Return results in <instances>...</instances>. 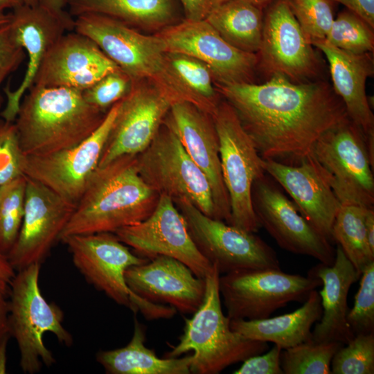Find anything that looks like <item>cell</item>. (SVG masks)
<instances>
[{"label":"cell","instance_id":"obj_1","mask_svg":"<svg viewBox=\"0 0 374 374\" xmlns=\"http://www.w3.org/2000/svg\"><path fill=\"white\" fill-rule=\"evenodd\" d=\"M236 112L263 159L295 166L319 138L348 119L329 82L296 83L276 75L264 83L215 84Z\"/></svg>","mask_w":374,"mask_h":374},{"label":"cell","instance_id":"obj_2","mask_svg":"<svg viewBox=\"0 0 374 374\" xmlns=\"http://www.w3.org/2000/svg\"><path fill=\"white\" fill-rule=\"evenodd\" d=\"M159 198L140 176L136 155L121 156L93 172L60 240L72 235L114 233L148 217Z\"/></svg>","mask_w":374,"mask_h":374},{"label":"cell","instance_id":"obj_3","mask_svg":"<svg viewBox=\"0 0 374 374\" xmlns=\"http://www.w3.org/2000/svg\"><path fill=\"white\" fill-rule=\"evenodd\" d=\"M106 114L87 103L81 90L33 84L21 100L15 124L24 154L38 157L80 143Z\"/></svg>","mask_w":374,"mask_h":374},{"label":"cell","instance_id":"obj_4","mask_svg":"<svg viewBox=\"0 0 374 374\" xmlns=\"http://www.w3.org/2000/svg\"><path fill=\"white\" fill-rule=\"evenodd\" d=\"M74 30L92 39L132 80H147L174 103L188 101L201 109L197 98L175 73L155 34L145 35L116 19L93 13L75 17Z\"/></svg>","mask_w":374,"mask_h":374},{"label":"cell","instance_id":"obj_5","mask_svg":"<svg viewBox=\"0 0 374 374\" xmlns=\"http://www.w3.org/2000/svg\"><path fill=\"white\" fill-rule=\"evenodd\" d=\"M220 274L216 264L206 275L203 301L190 319H186L179 343L166 357L194 352L190 373L217 374L229 366L262 353L267 342L245 338L230 327L231 319L222 310L219 290Z\"/></svg>","mask_w":374,"mask_h":374},{"label":"cell","instance_id":"obj_6","mask_svg":"<svg viewBox=\"0 0 374 374\" xmlns=\"http://www.w3.org/2000/svg\"><path fill=\"white\" fill-rule=\"evenodd\" d=\"M40 269L41 264L36 263L17 271L8 292L10 332L17 341L19 365L26 374L37 373L43 366L55 363L53 354L43 341L46 333L53 334L66 346L73 341L63 325V312L48 303L41 292Z\"/></svg>","mask_w":374,"mask_h":374},{"label":"cell","instance_id":"obj_7","mask_svg":"<svg viewBox=\"0 0 374 374\" xmlns=\"http://www.w3.org/2000/svg\"><path fill=\"white\" fill-rule=\"evenodd\" d=\"M310 154L341 204L373 208L374 159L350 118L323 133Z\"/></svg>","mask_w":374,"mask_h":374},{"label":"cell","instance_id":"obj_8","mask_svg":"<svg viewBox=\"0 0 374 374\" xmlns=\"http://www.w3.org/2000/svg\"><path fill=\"white\" fill-rule=\"evenodd\" d=\"M220 142L221 170L231 207L230 225L249 233L261 227L253 211V182L264 175L263 159L233 107L221 100L213 114Z\"/></svg>","mask_w":374,"mask_h":374},{"label":"cell","instance_id":"obj_9","mask_svg":"<svg viewBox=\"0 0 374 374\" xmlns=\"http://www.w3.org/2000/svg\"><path fill=\"white\" fill-rule=\"evenodd\" d=\"M138 172L159 195L185 198L217 220L210 183L177 136L163 123L149 145L136 155Z\"/></svg>","mask_w":374,"mask_h":374},{"label":"cell","instance_id":"obj_10","mask_svg":"<svg viewBox=\"0 0 374 374\" xmlns=\"http://www.w3.org/2000/svg\"><path fill=\"white\" fill-rule=\"evenodd\" d=\"M321 285L317 277L290 274L274 268L236 271L219 278L220 296L230 319L269 317L290 302H305Z\"/></svg>","mask_w":374,"mask_h":374},{"label":"cell","instance_id":"obj_11","mask_svg":"<svg viewBox=\"0 0 374 374\" xmlns=\"http://www.w3.org/2000/svg\"><path fill=\"white\" fill-rule=\"evenodd\" d=\"M200 253L221 274L236 271L280 269L275 251L254 233L211 218L185 198L173 200Z\"/></svg>","mask_w":374,"mask_h":374},{"label":"cell","instance_id":"obj_12","mask_svg":"<svg viewBox=\"0 0 374 374\" xmlns=\"http://www.w3.org/2000/svg\"><path fill=\"white\" fill-rule=\"evenodd\" d=\"M286 0H276L264 15L258 69L268 80L280 75L296 82L318 80L321 60Z\"/></svg>","mask_w":374,"mask_h":374},{"label":"cell","instance_id":"obj_13","mask_svg":"<svg viewBox=\"0 0 374 374\" xmlns=\"http://www.w3.org/2000/svg\"><path fill=\"white\" fill-rule=\"evenodd\" d=\"M155 35L167 53L188 55L206 64L211 71L215 84L256 83L257 54L235 48L205 19H186L168 25Z\"/></svg>","mask_w":374,"mask_h":374},{"label":"cell","instance_id":"obj_14","mask_svg":"<svg viewBox=\"0 0 374 374\" xmlns=\"http://www.w3.org/2000/svg\"><path fill=\"white\" fill-rule=\"evenodd\" d=\"M114 234L138 256L150 259L157 256L174 258L204 279L213 265L200 253L174 201L160 195L151 215L136 224L117 230Z\"/></svg>","mask_w":374,"mask_h":374},{"label":"cell","instance_id":"obj_15","mask_svg":"<svg viewBox=\"0 0 374 374\" xmlns=\"http://www.w3.org/2000/svg\"><path fill=\"white\" fill-rule=\"evenodd\" d=\"M251 199L260 226L280 247L326 265L333 264L335 249L330 242L305 220L267 173L253 182Z\"/></svg>","mask_w":374,"mask_h":374},{"label":"cell","instance_id":"obj_16","mask_svg":"<svg viewBox=\"0 0 374 374\" xmlns=\"http://www.w3.org/2000/svg\"><path fill=\"white\" fill-rule=\"evenodd\" d=\"M120 101L107 111L96 130L77 145L47 155L26 157L24 175L76 206L90 177L98 167Z\"/></svg>","mask_w":374,"mask_h":374},{"label":"cell","instance_id":"obj_17","mask_svg":"<svg viewBox=\"0 0 374 374\" xmlns=\"http://www.w3.org/2000/svg\"><path fill=\"white\" fill-rule=\"evenodd\" d=\"M72 262L85 280L113 301L133 311L132 296L125 278L126 270L149 259L132 251L113 233L66 236L61 240Z\"/></svg>","mask_w":374,"mask_h":374},{"label":"cell","instance_id":"obj_18","mask_svg":"<svg viewBox=\"0 0 374 374\" xmlns=\"http://www.w3.org/2000/svg\"><path fill=\"white\" fill-rule=\"evenodd\" d=\"M26 179L21 226L7 254L15 271L33 264L42 265L55 242L60 240L75 207L44 184Z\"/></svg>","mask_w":374,"mask_h":374},{"label":"cell","instance_id":"obj_19","mask_svg":"<svg viewBox=\"0 0 374 374\" xmlns=\"http://www.w3.org/2000/svg\"><path fill=\"white\" fill-rule=\"evenodd\" d=\"M173 103L151 82L132 80L130 91L120 101L98 166H104L121 156L136 155L144 150Z\"/></svg>","mask_w":374,"mask_h":374},{"label":"cell","instance_id":"obj_20","mask_svg":"<svg viewBox=\"0 0 374 374\" xmlns=\"http://www.w3.org/2000/svg\"><path fill=\"white\" fill-rule=\"evenodd\" d=\"M163 123L206 176L213 193L217 220L229 224L231 207L220 157V142L213 116L188 101L173 103Z\"/></svg>","mask_w":374,"mask_h":374},{"label":"cell","instance_id":"obj_21","mask_svg":"<svg viewBox=\"0 0 374 374\" xmlns=\"http://www.w3.org/2000/svg\"><path fill=\"white\" fill-rule=\"evenodd\" d=\"M10 26L17 42L27 53L28 62L24 77L14 91L4 89L7 103L1 113L3 119L14 122L21 100L34 84L42 62L49 48L66 30H74V19L60 15L39 6L23 4L11 13Z\"/></svg>","mask_w":374,"mask_h":374},{"label":"cell","instance_id":"obj_22","mask_svg":"<svg viewBox=\"0 0 374 374\" xmlns=\"http://www.w3.org/2000/svg\"><path fill=\"white\" fill-rule=\"evenodd\" d=\"M125 278L130 290L140 298L168 304L184 314H193L204 296L205 280L182 262L167 256H157L129 267Z\"/></svg>","mask_w":374,"mask_h":374},{"label":"cell","instance_id":"obj_23","mask_svg":"<svg viewBox=\"0 0 374 374\" xmlns=\"http://www.w3.org/2000/svg\"><path fill=\"white\" fill-rule=\"evenodd\" d=\"M118 68L92 39L75 31L64 33L49 48L33 84L83 91Z\"/></svg>","mask_w":374,"mask_h":374},{"label":"cell","instance_id":"obj_24","mask_svg":"<svg viewBox=\"0 0 374 374\" xmlns=\"http://www.w3.org/2000/svg\"><path fill=\"white\" fill-rule=\"evenodd\" d=\"M264 169L292 197L300 214L332 240V227L341 206L311 154L295 166L263 159Z\"/></svg>","mask_w":374,"mask_h":374},{"label":"cell","instance_id":"obj_25","mask_svg":"<svg viewBox=\"0 0 374 374\" xmlns=\"http://www.w3.org/2000/svg\"><path fill=\"white\" fill-rule=\"evenodd\" d=\"M328 60L332 88L341 99L348 118L363 132L369 152L374 155V115L366 92L368 78L374 73L371 53L345 52L326 39L312 43Z\"/></svg>","mask_w":374,"mask_h":374},{"label":"cell","instance_id":"obj_26","mask_svg":"<svg viewBox=\"0 0 374 374\" xmlns=\"http://www.w3.org/2000/svg\"><path fill=\"white\" fill-rule=\"evenodd\" d=\"M308 275L319 278L323 286L319 292L323 312L320 322L315 324L312 332V340L347 344L355 337L347 321L348 295L360 275L338 244L333 264L320 262L310 270Z\"/></svg>","mask_w":374,"mask_h":374},{"label":"cell","instance_id":"obj_27","mask_svg":"<svg viewBox=\"0 0 374 374\" xmlns=\"http://www.w3.org/2000/svg\"><path fill=\"white\" fill-rule=\"evenodd\" d=\"M322 312L320 295L314 290L292 312L262 319H231L230 327L245 338L271 342L284 350L312 339L311 328Z\"/></svg>","mask_w":374,"mask_h":374},{"label":"cell","instance_id":"obj_28","mask_svg":"<svg viewBox=\"0 0 374 374\" xmlns=\"http://www.w3.org/2000/svg\"><path fill=\"white\" fill-rule=\"evenodd\" d=\"M145 333L136 319L133 335L124 347L100 350L96 361L109 374H189L193 355L161 359L145 346Z\"/></svg>","mask_w":374,"mask_h":374},{"label":"cell","instance_id":"obj_29","mask_svg":"<svg viewBox=\"0 0 374 374\" xmlns=\"http://www.w3.org/2000/svg\"><path fill=\"white\" fill-rule=\"evenodd\" d=\"M73 17L105 15L136 30H159L172 24V0H65Z\"/></svg>","mask_w":374,"mask_h":374},{"label":"cell","instance_id":"obj_30","mask_svg":"<svg viewBox=\"0 0 374 374\" xmlns=\"http://www.w3.org/2000/svg\"><path fill=\"white\" fill-rule=\"evenodd\" d=\"M264 14L249 0H229L213 8L205 20L235 48L256 53L260 48Z\"/></svg>","mask_w":374,"mask_h":374},{"label":"cell","instance_id":"obj_31","mask_svg":"<svg viewBox=\"0 0 374 374\" xmlns=\"http://www.w3.org/2000/svg\"><path fill=\"white\" fill-rule=\"evenodd\" d=\"M368 208L355 204H341L332 227V240L342 249L357 273L374 262V252L369 247L365 217Z\"/></svg>","mask_w":374,"mask_h":374},{"label":"cell","instance_id":"obj_32","mask_svg":"<svg viewBox=\"0 0 374 374\" xmlns=\"http://www.w3.org/2000/svg\"><path fill=\"white\" fill-rule=\"evenodd\" d=\"M170 63L181 82L198 100L201 109L213 116L221 101L209 67L192 56L168 53Z\"/></svg>","mask_w":374,"mask_h":374},{"label":"cell","instance_id":"obj_33","mask_svg":"<svg viewBox=\"0 0 374 374\" xmlns=\"http://www.w3.org/2000/svg\"><path fill=\"white\" fill-rule=\"evenodd\" d=\"M344 344L312 339L282 350L280 366L284 374H330L332 359Z\"/></svg>","mask_w":374,"mask_h":374},{"label":"cell","instance_id":"obj_34","mask_svg":"<svg viewBox=\"0 0 374 374\" xmlns=\"http://www.w3.org/2000/svg\"><path fill=\"white\" fill-rule=\"evenodd\" d=\"M26 181L24 175L0 186V251L6 256L21 226Z\"/></svg>","mask_w":374,"mask_h":374},{"label":"cell","instance_id":"obj_35","mask_svg":"<svg viewBox=\"0 0 374 374\" xmlns=\"http://www.w3.org/2000/svg\"><path fill=\"white\" fill-rule=\"evenodd\" d=\"M373 29L360 17L348 10L340 12L334 19L326 40L352 54L373 53Z\"/></svg>","mask_w":374,"mask_h":374},{"label":"cell","instance_id":"obj_36","mask_svg":"<svg viewBox=\"0 0 374 374\" xmlns=\"http://www.w3.org/2000/svg\"><path fill=\"white\" fill-rule=\"evenodd\" d=\"M308 42L326 39L333 21L331 0H286Z\"/></svg>","mask_w":374,"mask_h":374},{"label":"cell","instance_id":"obj_37","mask_svg":"<svg viewBox=\"0 0 374 374\" xmlns=\"http://www.w3.org/2000/svg\"><path fill=\"white\" fill-rule=\"evenodd\" d=\"M332 374L374 373V332L355 335L335 354Z\"/></svg>","mask_w":374,"mask_h":374},{"label":"cell","instance_id":"obj_38","mask_svg":"<svg viewBox=\"0 0 374 374\" xmlns=\"http://www.w3.org/2000/svg\"><path fill=\"white\" fill-rule=\"evenodd\" d=\"M359 290L347 321L355 336L374 332V262L362 272Z\"/></svg>","mask_w":374,"mask_h":374},{"label":"cell","instance_id":"obj_39","mask_svg":"<svg viewBox=\"0 0 374 374\" xmlns=\"http://www.w3.org/2000/svg\"><path fill=\"white\" fill-rule=\"evenodd\" d=\"M26 161L15 123L0 120V186L24 176Z\"/></svg>","mask_w":374,"mask_h":374},{"label":"cell","instance_id":"obj_40","mask_svg":"<svg viewBox=\"0 0 374 374\" xmlns=\"http://www.w3.org/2000/svg\"><path fill=\"white\" fill-rule=\"evenodd\" d=\"M132 82L130 77L118 68L83 90L82 94L87 103L107 112L115 103L128 93Z\"/></svg>","mask_w":374,"mask_h":374},{"label":"cell","instance_id":"obj_41","mask_svg":"<svg viewBox=\"0 0 374 374\" xmlns=\"http://www.w3.org/2000/svg\"><path fill=\"white\" fill-rule=\"evenodd\" d=\"M25 56L24 48L13 35L10 22L0 26V87L5 78L20 66ZM2 103L0 94V109Z\"/></svg>","mask_w":374,"mask_h":374},{"label":"cell","instance_id":"obj_42","mask_svg":"<svg viewBox=\"0 0 374 374\" xmlns=\"http://www.w3.org/2000/svg\"><path fill=\"white\" fill-rule=\"evenodd\" d=\"M282 348L274 344L265 354L253 355L244 361L234 374H284L280 366Z\"/></svg>","mask_w":374,"mask_h":374},{"label":"cell","instance_id":"obj_43","mask_svg":"<svg viewBox=\"0 0 374 374\" xmlns=\"http://www.w3.org/2000/svg\"><path fill=\"white\" fill-rule=\"evenodd\" d=\"M345 6L374 28V0H331Z\"/></svg>","mask_w":374,"mask_h":374},{"label":"cell","instance_id":"obj_44","mask_svg":"<svg viewBox=\"0 0 374 374\" xmlns=\"http://www.w3.org/2000/svg\"><path fill=\"white\" fill-rule=\"evenodd\" d=\"M179 1L183 6L186 20H204L211 9V0Z\"/></svg>","mask_w":374,"mask_h":374},{"label":"cell","instance_id":"obj_45","mask_svg":"<svg viewBox=\"0 0 374 374\" xmlns=\"http://www.w3.org/2000/svg\"><path fill=\"white\" fill-rule=\"evenodd\" d=\"M15 274L7 256L0 251V292L4 294L8 293Z\"/></svg>","mask_w":374,"mask_h":374},{"label":"cell","instance_id":"obj_46","mask_svg":"<svg viewBox=\"0 0 374 374\" xmlns=\"http://www.w3.org/2000/svg\"><path fill=\"white\" fill-rule=\"evenodd\" d=\"M6 294L0 292V344L10 335L9 326L8 301L6 299Z\"/></svg>","mask_w":374,"mask_h":374},{"label":"cell","instance_id":"obj_47","mask_svg":"<svg viewBox=\"0 0 374 374\" xmlns=\"http://www.w3.org/2000/svg\"><path fill=\"white\" fill-rule=\"evenodd\" d=\"M365 227L368 242L371 250L374 252V210L368 208L365 217Z\"/></svg>","mask_w":374,"mask_h":374},{"label":"cell","instance_id":"obj_48","mask_svg":"<svg viewBox=\"0 0 374 374\" xmlns=\"http://www.w3.org/2000/svg\"><path fill=\"white\" fill-rule=\"evenodd\" d=\"M38 4L60 15H66L69 12L64 10L66 6L65 0H37Z\"/></svg>","mask_w":374,"mask_h":374},{"label":"cell","instance_id":"obj_49","mask_svg":"<svg viewBox=\"0 0 374 374\" xmlns=\"http://www.w3.org/2000/svg\"><path fill=\"white\" fill-rule=\"evenodd\" d=\"M9 337L6 338L0 344V374L7 371V345Z\"/></svg>","mask_w":374,"mask_h":374},{"label":"cell","instance_id":"obj_50","mask_svg":"<svg viewBox=\"0 0 374 374\" xmlns=\"http://www.w3.org/2000/svg\"><path fill=\"white\" fill-rule=\"evenodd\" d=\"M24 4L23 0H0V10L7 8L15 9Z\"/></svg>","mask_w":374,"mask_h":374},{"label":"cell","instance_id":"obj_51","mask_svg":"<svg viewBox=\"0 0 374 374\" xmlns=\"http://www.w3.org/2000/svg\"><path fill=\"white\" fill-rule=\"evenodd\" d=\"M11 13L6 14L3 10H0V26L6 25L11 21Z\"/></svg>","mask_w":374,"mask_h":374},{"label":"cell","instance_id":"obj_52","mask_svg":"<svg viewBox=\"0 0 374 374\" xmlns=\"http://www.w3.org/2000/svg\"><path fill=\"white\" fill-rule=\"evenodd\" d=\"M256 6L262 9L276 0H249Z\"/></svg>","mask_w":374,"mask_h":374},{"label":"cell","instance_id":"obj_53","mask_svg":"<svg viewBox=\"0 0 374 374\" xmlns=\"http://www.w3.org/2000/svg\"><path fill=\"white\" fill-rule=\"evenodd\" d=\"M228 1L229 0H211V9Z\"/></svg>","mask_w":374,"mask_h":374},{"label":"cell","instance_id":"obj_54","mask_svg":"<svg viewBox=\"0 0 374 374\" xmlns=\"http://www.w3.org/2000/svg\"><path fill=\"white\" fill-rule=\"evenodd\" d=\"M23 2L26 5L32 6L38 5L37 0H23Z\"/></svg>","mask_w":374,"mask_h":374}]
</instances>
